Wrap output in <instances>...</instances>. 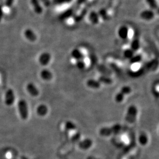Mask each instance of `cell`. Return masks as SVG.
I'll return each mask as SVG.
<instances>
[{
  "mask_svg": "<svg viewBox=\"0 0 159 159\" xmlns=\"http://www.w3.org/2000/svg\"><path fill=\"white\" fill-rule=\"evenodd\" d=\"M122 125L116 124L110 127H104L99 129V134L101 137H109L118 134L122 130Z\"/></svg>",
  "mask_w": 159,
  "mask_h": 159,
  "instance_id": "cell-1",
  "label": "cell"
},
{
  "mask_svg": "<svg viewBox=\"0 0 159 159\" xmlns=\"http://www.w3.org/2000/svg\"><path fill=\"white\" fill-rule=\"evenodd\" d=\"M138 109L134 105L129 106L127 108L126 114L125 117V120L129 124H132L136 122L138 115Z\"/></svg>",
  "mask_w": 159,
  "mask_h": 159,
  "instance_id": "cell-2",
  "label": "cell"
},
{
  "mask_svg": "<svg viewBox=\"0 0 159 159\" xmlns=\"http://www.w3.org/2000/svg\"><path fill=\"white\" fill-rule=\"evenodd\" d=\"M18 112L21 119L23 120H27L29 116V107L25 99H20L17 104Z\"/></svg>",
  "mask_w": 159,
  "mask_h": 159,
  "instance_id": "cell-3",
  "label": "cell"
},
{
  "mask_svg": "<svg viewBox=\"0 0 159 159\" xmlns=\"http://www.w3.org/2000/svg\"><path fill=\"white\" fill-rule=\"evenodd\" d=\"M79 6H77L75 4V6L69 8L68 9L63 11L59 15V18L61 21H66V20L69 19L70 18L73 17L75 15V13L77 10L79 9Z\"/></svg>",
  "mask_w": 159,
  "mask_h": 159,
  "instance_id": "cell-4",
  "label": "cell"
},
{
  "mask_svg": "<svg viewBox=\"0 0 159 159\" xmlns=\"http://www.w3.org/2000/svg\"><path fill=\"white\" fill-rule=\"evenodd\" d=\"M16 96L14 90L9 89L5 93L4 104L7 107L12 106L15 102Z\"/></svg>",
  "mask_w": 159,
  "mask_h": 159,
  "instance_id": "cell-5",
  "label": "cell"
},
{
  "mask_svg": "<svg viewBox=\"0 0 159 159\" xmlns=\"http://www.w3.org/2000/svg\"><path fill=\"white\" fill-rule=\"evenodd\" d=\"M155 11L152 9H144L140 12V17L142 20L146 21H152L155 18Z\"/></svg>",
  "mask_w": 159,
  "mask_h": 159,
  "instance_id": "cell-6",
  "label": "cell"
},
{
  "mask_svg": "<svg viewBox=\"0 0 159 159\" xmlns=\"http://www.w3.org/2000/svg\"><path fill=\"white\" fill-rule=\"evenodd\" d=\"M26 90L30 96L36 98L39 96L40 92L38 88L34 83H29L26 86Z\"/></svg>",
  "mask_w": 159,
  "mask_h": 159,
  "instance_id": "cell-7",
  "label": "cell"
},
{
  "mask_svg": "<svg viewBox=\"0 0 159 159\" xmlns=\"http://www.w3.org/2000/svg\"><path fill=\"white\" fill-rule=\"evenodd\" d=\"M51 55L48 52H44L41 54L38 58V61L42 66H46L50 63L51 60Z\"/></svg>",
  "mask_w": 159,
  "mask_h": 159,
  "instance_id": "cell-8",
  "label": "cell"
},
{
  "mask_svg": "<svg viewBox=\"0 0 159 159\" xmlns=\"http://www.w3.org/2000/svg\"><path fill=\"white\" fill-rule=\"evenodd\" d=\"M93 141L90 139L86 138L80 140L78 142V146L81 150H87L93 146Z\"/></svg>",
  "mask_w": 159,
  "mask_h": 159,
  "instance_id": "cell-9",
  "label": "cell"
},
{
  "mask_svg": "<svg viewBox=\"0 0 159 159\" xmlns=\"http://www.w3.org/2000/svg\"><path fill=\"white\" fill-rule=\"evenodd\" d=\"M117 35L122 40H127L129 37V28L126 25H122L119 27L117 30Z\"/></svg>",
  "mask_w": 159,
  "mask_h": 159,
  "instance_id": "cell-10",
  "label": "cell"
},
{
  "mask_svg": "<svg viewBox=\"0 0 159 159\" xmlns=\"http://www.w3.org/2000/svg\"><path fill=\"white\" fill-rule=\"evenodd\" d=\"M36 112L38 116L40 117H44L48 114V107L45 104H40L36 108Z\"/></svg>",
  "mask_w": 159,
  "mask_h": 159,
  "instance_id": "cell-11",
  "label": "cell"
},
{
  "mask_svg": "<svg viewBox=\"0 0 159 159\" xmlns=\"http://www.w3.org/2000/svg\"><path fill=\"white\" fill-rule=\"evenodd\" d=\"M89 21L93 25H98L100 21V17L96 11H91L88 14Z\"/></svg>",
  "mask_w": 159,
  "mask_h": 159,
  "instance_id": "cell-12",
  "label": "cell"
},
{
  "mask_svg": "<svg viewBox=\"0 0 159 159\" xmlns=\"http://www.w3.org/2000/svg\"><path fill=\"white\" fill-rule=\"evenodd\" d=\"M71 56L72 58L76 61L80 60H84L85 55L81 50L78 48H74L71 52Z\"/></svg>",
  "mask_w": 159,
  "mask_h": 159,
  "instance_id": "cell-13",
  "label": "cell"
},
{
  "mask_svg": "<svg viewBox=\"0 0 159 159\" xmlns=\"http://www.w3.org/2000/svg\"><path fill=\"white\" fill-rule=\"evenodd\" d=\"M24 35L26 39L30 41V42H35L37 39V36L35 32L30 29H27L25 30Z\"/></svg>",
  "mask_w": 159,
  "mask_h": 159,
  "instance_id": "cell-14",
  "label": "cell"
},
{
  "mask_svg": "<svg viewBox=\"0 0 159 159\" xmlns=\"http://www.w3.org/2000/svg\"><path fill=\"white\" fill-rule=\"evenodd\" d=\"M40 75L41 79L46 81H50L53 77V73L51 71L47 69H44L41 70Z\"/></svg>",
  "mask_w": 159,
  "mask_h": 159,
  "instance_id": "cell-15",
  "label": "cell"
},
{
  "mask_svg": "<svg viewBox=\"0 0 159 159\" xmlns=\"http://www.w3.org/2000/svg\"><path fill=\"white\" fill-rule=\"evenodd\" d=\"M30 2L35 13L37 15L42 14L43 12V8L39 0H30Z\"/></svg>",
  "mask_w": 159,
  "mask_h": 159,
  "instance_id": "cell-16",
  "label": "cell"
},
{
  "mask_svg": "<svg viewBox=\"0 0 159 159\" xmlns=\"http://www.w3.org/2000/svg\"><path fill=\"white\" fill-rule=\"evenodd\" d=\"M86 85L88 87L92 89H99L101 87V84L98 80L90 78L86 82Z\"/></svg>",
  "mask_w": 159,
  "mask_h": 159,
  "instance_id": "cell-17",
  "label": "cell"
},
{
  "mask_svg": "<svg viewBox=\"0 0 159 159\" xmlns=\"http://www.w3.org/2000/svg\"><path fill=\"white\" fill-rule=\"evenodd\" d=\"M101 84H106V85H110L113 83V80L108 75H101L98 79Z\"/></svg>",
  "mask_w": 159,
  "mask_h": 159,
  "instance_id": "cell-18",
  "label": "cell"
},
{
  "mask_svg": "<svg viewBox=\"0 0 159 159\" xmlns=\"http://www.w3.org/2000/svg\"><path fill=\"white\" fill-rule=\"evenodd\" d=\"M140 47H141V44H140L139 39L134 38L131 42L130 48L135 53L140 50Z\"/></svg>",
  "mask_w": 159,
  "mask_h": 159,
  "instance_id": "cell-19",
  "label": "cell"
},
{
  "mask_svg": "<svg viewBox=\"0 0 159 159\" xmlns=\"http://www.w3.org/2000/svg\"><path fill=\"white\" fill-rule=\"evenodd\" d=\"M138 141L140 145L144 146L146 145L148 143V137L145 133H142L139 137Z\"/></svg>",
  "mask_w": 159,
  "mask_h": 159,
  "instance_id": "cell-20",
  "label": "cell"
},
{
  "mask_svg": "<svg viewBox=\"0 0 159 159\" xmlns=\"http://www.w3.org/2000/svg\"><path fill=\"white\" fill-rule=\"evenodd\" d=\"M143 59V56L141 54H134L131 58L129 59V62L131 65H134L140 63Z\"/></svg>",
  "mask_w": 159,
  "mask_h": 159,
  "instance_id": "cell-21",
  "label": "cell"
},
{
  "mask_svg": "<svg viewBox=\"0 0 159 159\" xmlns=\"http://www.w3.org/2000/svg\"><path fill=\"white\" fill-rule=\"evenodd\" d=\"M145 1L149 7V9L154 11L158 9L159 6H158V2L157 0H145Z\"/></svg>",
  "mask_w": 159,
  "mask_h": 159,
  "instance_id": "cell-22",
  "label": "cell"
},
{
  "mask_svg": "<svg viewBox=\"0 0 159 159\" xmlns=\"http://www.w3.org/2000/svg\"><path fill=\"white\" fill-rule=\"evenodd\" d=\"M134 54H135V52L134 51H132L130 48H126L123 52L124 57L128 60L131 58Z\"/></svg>",
  "mask_w": 159,
  "mask_h": 159,
  "instance_id": "cell-23",
  "label": "cell"
},
{
  "mask_svg": "<svg viewBox=\"0 0 159 159\" xmlns=\"http://www.w3.org/2000/svg\"><path fill=\"white\" fill-rule=\"evenodd\" d=\"M65 129L67 132L72 131L76 129V126L73 122L71 121H67L65 123Z\"/></svg>",
  "mask_w": 159,
  "mask_h": 159,
  "instance_id": "cell-24",
  "label": "cell"
},
{
  "mask_svg": "<svg viewBox=\"0 0 159 159\" xmlns=\"http://www.w3.org/2000/svg\"><path fill=\"white\" fill-rule=\"evenodd\" d=\"M125 98V95L121 92L120 91L116 93V94L115 95L114 100L117 103H121L124 101Z\"/></svg>",
  "mask_w": 159,
  "mask_h": 159,
  "instance_id": "cell-25",
  "label": "cell"
},
{
  "mask_svg": "<svg viewBox=\"0 0 159 159\" xmlns=\"http://www.w3.org/2000/svg\"><path fill=\"white\" fill-rule=\"evenodd\" d=\"M75 65L76 68L80 70H83L84 69L86 68V62L84 60H77L76 61V63H75Z\"/></svg>",
  "mask_w": 159,
  "mask_h": 159,
  "instance_id": "cell-26",
  "label": "cell"
},
{
  "mask_svg": "<svg viewBox=\"0 0 159 159\" xmlns=\"http://www.w3.org/2000/svg\"><path fill=\"white\" fill-rule=\"evenodd\" d=\"M98 12L100 18H102L103 20H105L108 19L109 18L108 11L105 8H101Z\"/></svg>",
  "mask_w": 159,
  "mask_h": 159,
  "instance_id": "cell-27",
  "label": "cell"
},
{
  "mask_svg": "<svg viewBox=\"0 0 159 159\" xmlns=\"http://www.w3.org/2000/svg\"><path fill=\"white\" fill-rule=\"evenodd\" d=\"M73 0H52V3L55 5H62L71 3Z\"/></svg>",
  "mask_w": 159,
  "mask_h": 159,
  "instance_id": "cell-28",
  "label": "cell"
},
{
  "mask_svg": "<svg viewBox=\"0 0 159 159\" xmlns=\"http://www.w3.org/2000/svg\"><path fill=\"white\" fill-rule=\"evenodd\" d=\"M120 91L123 94L126 96V95L129 94L131 92L132 89H131V88L130 86H124L123 87H122L120 88Z\"/></svg>",
  "mask_w": 159,
  "mask_h": 159,
  "instance_id": "cell-29",
  "label": "cell"
},
{
  "mask_svg": "<svg viewBox=\"0 0 159 159\" xmlns=\"http://www.w3.org/2000/svg\"><path fill=\"white\" fill-rule=\"evenodd\" d=\"M39 1H40V2H41L44 6L47 7H50L52 4V2L51 0H39Z\"/></svg>",
  "mask_w": 159,
  "mask_h": 159,
  "instance_id": "cell-30",
  "label": "cell"
},
{
  "mask_svg": "<svg viewBox=\"0 0 159 159\" xmlns=\"http://www.w3.org/2000/svg\"><path fill=\"white\" fill-rule=\"evenodd\" d=\"M14 1L15 0H5V6L8 8L11 7L14 4Z\"/></svg>",
  "mask_w": 159,
  "mask_h": 159,
  "instance_id": "cell-31",
  "label": "cell"
},
{
  "mask_svg": "<svg viewBox=\"0 0 159 159\" xmlns=\"http://www.w3.org/2000/svg\"><path fill=\"white\" fill-rule=\"evenodd\" d=\"M88 0H76L75 2V5H76L77 6H81L82 5L84 4L88 1Z\"/></svg>",
  "mask_w": 159,
  "mask_h": 159,
  "instance_id": "cell-32",
  "label": "cell"
},
{
  "mask_svg": "<svg viewBox=\"0 0 159 159\" xmlns=\"http://www.w3.org/2000/svg\"><path fill=\"white\" fill-rule=\"evenodd\" d=\"M3 15H4V12H3V7L1 5H0V22L3 18Z\"/></svg>",
  "mask_w": 159,
  "mask_h": 159,
  "instance_id": "cell-33",
  "label": "cell"
},
{
  "mask_svg": "<svg viewBox=\"0 0 159 159\" xmlns=\"http://www.w3.org/2000/svg\"><path fill=\"white\" fill-rule=\"evenodd\" d=\"M87 159H98V158H96V157H95L93 156H89L88 157Z\"/></svg>",
  "mask_w": 159,
  "mask_h": 159,
  "instance_id": "cell-34",
  "label": "cell"
},
{
  "mask_svg": "<svg viewBox=\"0 0 159 159\" xmlns=\"http://www.w3.org/2000/svg\"><path fill=\"white\" fill-rule=\"evenodd\" d=\"M23 159H27V158H23Z\"/></svg>",
  "mask_w": 159,
  "mask_h": 159,
  "instance_id": "cell-35",
  "label": "cell"
}]
</instances>
